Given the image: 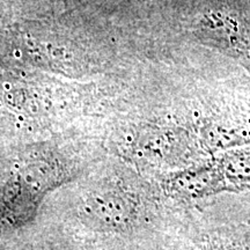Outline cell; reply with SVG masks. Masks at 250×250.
I'll list each match as a JSON object with an SVG mask.
<instances>
[{"label": "cell", "mask_w": 250, "mask_h": 250, "mask_svg": "<svg viewBox=\"0 0 250 250\" xmlns=\"http://www.w3.org/2000/svg\"><path fill=\"white\" fill-rule=\"evenodd\" d=\"M73 183L71 220L96 241H138L160 249L180 212L166 201L155 179L131 165L88 170Z\"/></svg>", "instance_id": "cell-1"}, {"label": "cell", "mask_w": 250, "mask_h": 250, "mask_svg": "<svg viewBox=\"0 0 250 250\" xmlns=\"http://www.w3.org/2000/svg\"><path fill=\"white\" fill-rule=\"evenodd\" d=\"M87 171L80 160L45 145L0 155V247L33 226L50 193Z\"/></svg>", "instance_id": "cell-2"}, {"label": "cell", "mask_w": 250, "mask_h": 250, "mask_svg": "<svg viewBox=\"0 0 250 250\" xmlns=\"http://www.w3.org/2000/svg\"><path fill=\"white\" fill-rule=\"evenodd\" d=\"M161 250H250V193L224 195L177 213Z\"/></svg>", "instance_id": "cell-3"}, {"label": "cell", "mask_w": 250, "mask_h": 250, "mask_svg": "<svg viewBox=\"0 0 250 250\" xmlns=\"http://www.w3.org/2000/svg\"><path fill=\"white\" fill-rule=\"evenodd\" d=\"M155 180L166 201L177 210L218 196L250 193V145L226 149Z\"/></svg>", "instance_id": "cell-4"}, {"label": "cell", "mask_w": 250, "mask_h": 250, "mask_svg": "<svg viewBox=\"0 0 250 250\" xmlns=\"http://www.w3.org/2000/svg\"><path fill=\"white\" fill-rule=\"evenodd\" d=\"M0 250H86V245L70 232H41L34 236L24 234Z\"/></svg>", "instance_id": "cell-5"}]
</instances>
